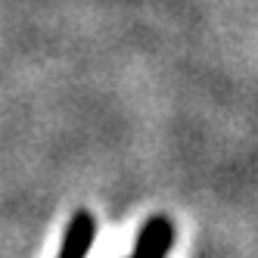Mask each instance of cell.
Listing matches in <instances>:
<instances>
[{
  "label": "cell",
  "instance_id": "1",
  "mask_svg": "<svg viewBox=\"0 0 258 258\" xmlns=\"http://www.w3.org/2000/svg\"><path fill=\"white\" fill-rule=\"evenodd\" d=\"M94 236H97V224H94V215L87 209H78L75 218L69 221L66 236H62V249L56 258H84L87 249L94 246Z\"/></svg>",
  "mask_w": 258,
  "mask_h": 258
}]
</instances>
